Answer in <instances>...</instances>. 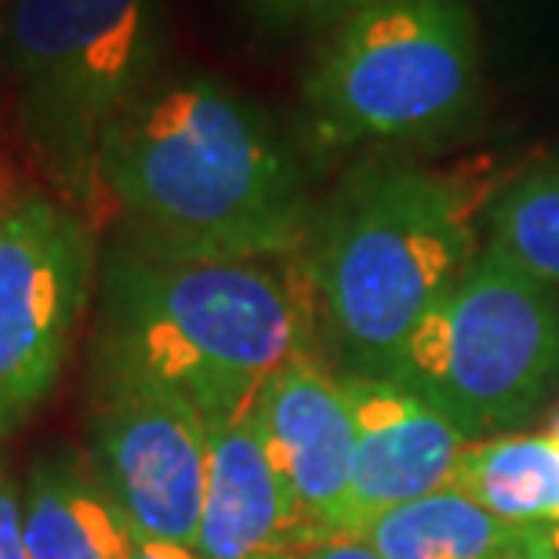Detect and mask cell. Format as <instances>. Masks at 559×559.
<instances>
[{
  "label": "cell",
  "instance_id": "30bf717a",
  "mask_svg": "<svg viewBox=\"0 0 559 559\" xmlns=\"http://www.w3.org/2000/svg\"><path fill=\"white\" fill-rule=\"evenodd\" d=\"M356 421L353 531L367 516L454 484L468 436L429 400L389 378L342 374Z\"/></svg>",
  "mask_w": 559,
  "mask_h": 559
},
{
  "label": "cell",
  "instance_id": "2e32d148",
  "mask_svg": "<svg viewBox=\"0 0 559 559\" xmlns=\"http://www.w3.org/2000/svg\"><path fill=\"white\" fill-rule=\"evenodd\" d=\"M498 59L538 66L559 59V0H479Z\"/></svg>",
  "mask_w": 559,
  "mask_h": 559
},
{
  "label": "cell",
  "instance_id": "6da1fadb",
  "mask_svg": "<svg viewBox=\"0 0 559 559\" xmlns=\"http://www.w3.org/2000/svg\"><path fill=\"white\" fill-rule=\"evenodd\" d=\"M98 193L117 237L164 259H290L317 215L280 120L211 73L167 70L106 128Z\"/></svg>",
  "mask_w": 559,
  "mask_h": 559
},
{
  "label": "cell",
  "instance_id": "44dd1931",
  "mask_svg": "<svg viewBox=\"0 0 559 559\" xmlns=\"http://www.w3.org/2000/svg\"><path fill=\"white\" fill-rule=\"evenodd\" d=\"M509 559H559V545L549 531H527V538L509 552Z\"/></svg>",
  "mask_w": 559,
  "mask_h": 559
},
{
  "label": "cell",
  "instance_id": "7402d4cb",
  "mask_svg": "<svg viewBox=\"0 0 559 559\" xmlns=\"http://www.w3.org/2000/svg\"><path fill=\"white\" fill-rule=\"evenodd\" d=\"M19 193H11V171H8V160H4V156H0V200H4V204H8V200H15Z\"/></svg>",
  "mask_w": 559,
  "mask_h": 559
},
{
  "label": "cell",
  "instance_id": "3957f363",
  "mask_svg": "<svg viewBox=\"0 0 559 559\" xmlns=\"http://www.w3.org/2000/svg\"><path fill=\"white\" fill-rule=\"evenodd\" d=\"M468 204L411 160L356 164L312 215L301 270L338 374L389 378L407 338L473 265Z\"/></svg>",
  "mask_w": 559,
  "mask_h": 559
},
{
  "label": "cell",
  "instance_id": "ac0fdd59",
  "mask_svg": "<svg viewBox=\"0 0 559 559\" xmlns=\"http://www.w3.org/2000/svg\"><path fill=\"white\" fill-rule=\"evenodd\" d=\"M0 559H29L22 531V495L0 468Z\"/></svg>",
  "mask_w": 559,
  "mask_h": 559
},
{
  "label": "cell",
  "instance_id": "d6986e66",
  "mask_svg": "<svg viewBox=\"0 0 559 559\" xmlns=\"http://www.w3.org/2000/svg\"><path fill=\"white\" fill-rule=\"evenodd\" d=\"M295 559H382V556H378L360 534L342 531V534H328V538L306 545Z\"/></svg>",
  "mask_w": 559,
  "mask_h": 559
},
{
  "label": "cell",
  "instance_id": "9c48e42d",
  "mask_svg": "<svg viewBox=\"0 0 559 559\" xmlns=\"http://www.w3.org/2000/svg\"><path fill=\"white\" fill-rule=\"evenodd\" d=\"M251 411L309 542L353 531L356 421L342 374L320 356L298 360L262 385Z\"/></svg>",
  "mask_w": 559,
  "mask_h": 559
},
{
  "label": "cell",
  "instance_id": "277c9868",
  "mask_svg": "<svg viewBox=\"0 0 559 559\" xmlns=\"http://www.w3.org/2000/svg\"><path fill=\"white\" fill-rule=\"evenodd\" d=\"M164 0H8L0 19L15 120L70 207H95L106 128L167 73Z\"/></svg>",
  "mask_w": 559,
  "mask_h": 559
},
{
  "label": "cell",
  "instance_id": "52a82bcc",
  "mask_svg": "<svg viewBox=\"0 0 559 559\" xmlns=\"http://www.w3.org/2000/svg\"><path fill=\"white\" fill-rule=\"evenodd\" d=\"M98 251L84 211L44 193H19L0 211V440L59 382L95 298Z\"/></svg>",
  "mask_w": 559,
  "mask_h": 559
},
{
  "label": "cell",
  "instance_id": "9a60e30c",
  "mask_svg": "<svg viewBox=\"0 0 559 559\" xmlns=\"http://www.w3.org/2000/svg\"><path fill=\"white\" fill-rule=\"evenodd\" d=\"M490 243L545 284H559V164L523 175L490 204Z\"/></svg>",
  "mask_w": 559,
  "mask_h": 559
},
{
  "label": "cell",
  "instance_id": "5b68a950",
  "mask_svg": "<svg viewBox=\"0 0 559 559\" xmlns=\"http://www.w3.org/2000/svg\"><path fill=\"white\" fill-rule=\"evenodd\" d=\"M484 95L473 0H364L323 33L301 98L323 150L425 142L468 124Z\"/></svg>",
  "mask_w": 559,
  "mask_h": 559
},
{
  "label": "cell",
  "instance_id": "d4e9b609",
  "mask_svg": "<svg viewBox=\"0 0 559 559\" xmlns=\"http://www.w3.org/2000/svg\"><path fill=\"white\" fill-rule=\"evenodd\" d=\"M552 432H556V436H559V421H556V429H552Z\"/></svg>",
  "mask_w": 559,
  "mask_h": 559
},
{
  "label": "cell",
  "instance_id": "cb8c5ba5",
  "mask_svg": "<svg viewBox=\"0 0 559 559\" xmlns=\"http://www.w3.org/2000/svg\"><path fill=\"white\" fill-rule=\"evenodd\" d=\"M8 204H11V200H8ZM8 204H4V200H0V211H4V207H8Z\"/></svg>",
  "mask_w": 559,
  "mask_h": 559
},
{
  "label": "cell",
  "instance_id": "603a6c76",
  "mask_svg": "<svg viewBox=\"0 0 559 559\" xmlns=\"http://www.w3.org/2000/svg\"><path fill=\"white\" fill-rule=\"evenodd\" d=\"M549 534H552V538H556V545H559V527H552Z\"/></svg>",
  "mask_w": 559,
  "mask_h": 559
},
{
  "label": "cell",
  "instance_id": "5bb4252c",
  "mask_svg": "<svg viewBox=\"0 0 559 559\" xmlns=\"http://www.w3.org/2000/svg\"><path fill=\"white\" fill-rule=\"evenodd\" d=\"M451 487L498 520L552 531L559 527V436L512 432L473 440L454 468Z\"/></svg>",
  "mask_w": 559,
  "mask_h": 559
},
{
  "label": "cell",
  "instance_id": "7c38bea8",
  "mask_svg": "<svg viewBox=\"0 0 559 559\" xmlns=\"http://www.w3.org/2000/svg\"><path fill=\"white\" fill-rule=\"evenodd\" d=\"M29 559H128L135 531L76 451L40 457L22 490Z\"/></svg>",
  "mask_w": 559,
  "mask_h": 559
},
{
  "label": "cell",
  "instance_id": "8fae6325",
  "mask_svg": "<svg viewBox=\"0 0 559 559\" xmlns=\"http://www.w3.org/2000/svg\"><path fill=\"white\" fill-rule=\"evenodd\" d=\"M309 542L254 411L207 421V490L197 552L204 559H295Z\"/></svg>",
  "mask_w": 559,
  "mask_h": 559
},
{
  "label": "cell",
  "instance_id": "4fadbf2b",
  "mask_svg": "<svg viewBox=\"0 0 559 559\" xmlns=\"http://www.w3.org/2000/svg\"><path fill=\"white\" fill-rule=\"evenodd\" d=\"M531 527L498 520L457 487L367 516L353 534L382 559H509Z\"/></svg>",
  "mask_w": 559,
  "mask_h": 559
},
{
  "label": "cell",
  "instance_id": "ba28073f",
  "mask_svg": "<svg viewBox=\"0 0 559 559\" xmlns=\"http://www.w3.org/2000/svg\"><path fill=\"white\" fill-rule=\"evenodd\" d=\"M92 462L135 538L197 549L207 490V421L182 396L95 382Z\"/></svg>",
  "mask_w": 559,
  "mask_h": 559
},
{
  "label": "cell",
  "instance_id": "e0dca14e",
  "mask_svg": "<svg viewBox=\"0 0 559 559\" xmlns=\"http://www.w3.org/2000/svg\"><path fill=\"white\" fill-rule=\"evenodd\" d=\"M243 26L265 40H290L306 33H328L364 0H233Z\"/></svg>",
  "mask_w": 559,
  "mask_h": 559
},
{
  "label": "cell",
  "instance_id": "ffe728a7",
  "mask_svg": "<svg viewBox=\"0 0 559 559\" xmlns=\"http://www.w3.org/2000/svg\"><path fill=\"white\" fill-rule=\"evenodd\" d=\"M128 559H204L189 545H171V542H150V538H135L128 549Z\"/></svg>",
  "mask_w": 559,
  "mask_h": 559
},
{
  "label": "cell",
  "instance_id": "7a4b0ae2",
  "mask_svg": "<svg viewBox=\"0 0 559 559\" xmlns=\"http://www.w3.org/2000/svg\"><path fill=\"white\" fill-rule=\"evenodd\" d=\"M320 356L301 254L164 259L114 237L95 276V382L182 396L204 421L248 415L284 367Z\"/></svg>",
  "mask_w": 559,
  "mask_h": 559
},
{
  "label": "cell",
  "instance_id": "8992f818",
  "mask_svg": "<svg viewBox=\"0 0 559 559\" xmlns=\"http://www.w3.org/2000/svg\"><path fill=\"white\" fill-rule=\"evenodd\" d=\"M451 418L468 440L523 421L559 382V301L487 243L436 301L389 374Z\"/></svg>",
  "mask_w": 559,
  "mask_h": 559
}]
</instances>
